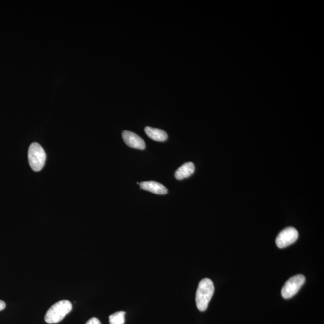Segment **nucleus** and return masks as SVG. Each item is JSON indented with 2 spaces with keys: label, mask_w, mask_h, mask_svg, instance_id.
<instances>
[{
  "label": "nucleus",
  "mask_w": 324,
  "mask_h": 324,
  "mask_svg": "<svg viewBox=\"0 0 324 324\" xmlns=\"http://www.w3.org/2000/svg\"><path fill=\"white\" fill-rule=\"evenodd\" d=\"M214 292V286L211 280L205 278L200 281L196 296V305L200 311H205L207 309Z\"/></svg>",
  "instance_id": "f257e3e1"
},
{
  "label": "nucleus",
  "mask_w": 324,
  "mask_h": 324,
  "mask_svg": "<svg viewBox=\"0 0 324 324\" xmlns=\"http://www.w3.org/2000/svg\"><path fill=\"white\" fill-rule=\"evenodd\" d=\"M5 306H6V305H5L4 301L0 300V311L4 310L5 308Z\"/></svg>",
  "instance_id": "f8f14e48"
},
{
  "label": "nucleus",
  "mask_w": 324,
  "mask_h": 324,
  "mask_svg": "<svg viewBox=\"0 0 324 324\" xmlns=\"http://www.w3.org/2000/svg\"><path fill=\"white\" fill-rule=\"evenodd\" d=\"M299 238V232L293 227H289L283 229L278 235L276 243L278 248L280 249L288 247L296 242Z\"/></svg>",
  "instance_id": "39448f33"
},
{
  "label": "nucleus",
  "mask_w": 324,
  "mask_h": 324,
  "mask_svg": "<svg viewBox=\"0 0 324 324\" xmlns=\"http://www.w3.org/2000/svg\"><path fill=\"white\" fill-rule=\"evenodd\" d=\"M123 141L129 147L144 150L146 145L144 140L136 133L125 130L122 133Z\"/></svg>",
  "instance_id": "423d86ee"
},
{
  "label": "nucleus",
  "mask_w": 324,
  "mask_h": 324,
  "mask_svg": "<svg viewBox=\"0 0 324 324\" xmlns=\"http://www.w3.org/2000/svg\"><path fill=\"white\" fill-rule=\"evenodd\" d=\"M145 131L147 135L150 139L157 142H164L168 139V134L162 129L153 128L151 127H146Z\"/></svg>",
  "instance_id": "1a4fd4ad"
},
{
  "label": "nucleus",
  "mask_w": 324,
  "mask_h": 324,
  "mask_svg": "<svg viewBox=\"0 0 324 324\" xmlns=\"http://www.w3.org/2000/svg\"><path fill=\"white\" fill-rule=\"evenodd\" d=\"M125 312L120 311L112 314L109 317L111 324H124Z\"/></svg>",
  "instance_id": "9d476101"
},
{
  "label": "nucleus",
  "mask_w": 324,
  "mask_h": 324,
  "mask_svg": "<svg viewBox=\"0 0 324 324\" xmlns=\"http://www.w3.org/2000/svg\"><path fill=\"white\" fill-rule=\"evenodd\" d=\"M140 189H144L145 191L153 192V193L160 195H163L168 193V189L163 186L161 183H159L155 181H148V182H143L139 184Z\"/></svg>",
  "instance_id": "0eeeda50"
},
{
  "label": "nucleus",
  "mask_w": 324,
  "mask_h": 324,
  "mask_svg": "<svg viewBox=\"0 0 324 324\" xmlns=\"http://www.w3.org/2000/svg\"><path fill=\"white\" fill-rule=\"evenodd\" d=\"M195 171V166L192 162L185 163L178 169L175 173V177L178 180H181L189 177Z\"/></svg>",
  "instance_id": "6e6552de"
},
{
  "label": "nucleus",
  "mask_w": 324,
  "mask_h": 324,
  "mask_svg": "<svg viewBox=\"0 0 324 324\" xmlns=\"http://www.w3.org/2000/svg\"><path fill=\"white\" fill-rule=\"evenodd\" d=\"M86 324H101V323L97 318L94 317L89 320Z\"/></svg>",
  "instance_id": "9b49d317"
},
{
  "label": "nucleus",
  "mask_w": 324,
  "mask_h": 324,
  "mask_svg": "<svg viewBox=\"0 0 324 324\" xmlns=\"http://www.w3.org/2000/svg\"><path fill=\"white\" fill-rule=\"evenodd\" d=\"M72 308V304L70 301H59L48 309L45 320L48 324L58 323L70 313Z\"/></svg>",
  "instance_id": "f03ea898"
},
{
  "label": "nucleus",
  "mask_w": 324,
  "mask_h": 324,
  "mask_svg": "<svg viewBox=\"0 0 324 324\" xmlns=\"http://www.w3.org/2000/svg\"><path fill=\"white\" fill-rule=\"evenodd\" d=\"M306 278L302 274L292 277L283 286L282 295L284 299H288L293 297L299 291L305 283Z\"/></svg>",
  "instance_id": "20e7f679"
},
{
  "label": "nucleus",
  "mask_w": 324,
  "mask_h": 324,
  "mask_svg": "<svg viewBox=\"0 0 324 324\" xmlns=\"http://www.w3.org/2000/svg\"><path fill=\"white\" fill-rule=\"evenodd\" d=\"M28 162L34 171L38 172L44 168L46 161L45 152L39 144L33 143L28 150Z\"/></svg>",
  "instance_id": "7ed1b4c3"
}]
</instances>
